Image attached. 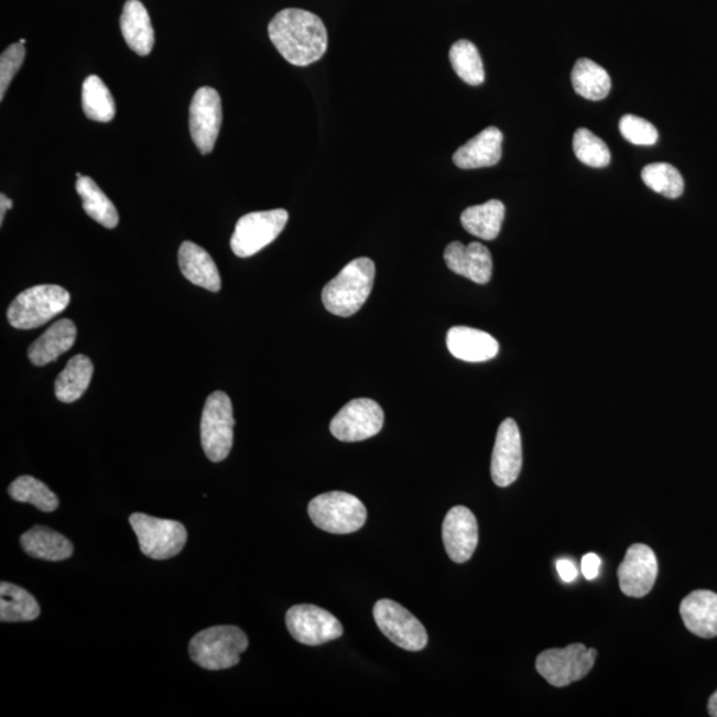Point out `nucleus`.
<instances>
[{"label": "nucleus", "instance_id": "obj_42", "mask_svg": "<svg viewBox=\"0 0 717 717\" xmlns=\"http://www.w3.org/2000/svg\"><path fill=\"white\" fill-rule=\"evenodd\" d=\"M19 43L25 44V39H21V41H19Z\"/></svg>", "mask_w": 717, "mask_h": 717}, {"label": "nucleus", "instance_id": "obj_2", "mask_svg": "<svg viewBox=\"0 0 717 717\" xmlns=\"http://www.w3.org/2000/svg\"><path fill=\"white\" fill-rule=\"evenodd\" d=\"M374 263L361 257L351 261L329 281L322 292V302L328 313L341 318L357 314L370 296L374 282Z\"/></svg>", "mask_w": 717, "mask_h": 717}, {"label": "nucleus", "instance_id": "obj_7", "mask_svg": "<svg viewBox=\"0 0 717 717\" xmlns=\"http://www.w3.org/2000/svg\"><path fill=\"white\" fill-rule=\"evenodd\" d=\"M138 535L141 552L152 560H170L183 552L187 532L183 523L134 513L129 519Z\"/></svg>", "mask_w": 717, "mask_h": 717}, {"label": "nucleus", "instance_id": "obj_20", "mask_svg": "<svg viewBox=\"0 0 717 717\" xmlns=\"http://www.w3.org/2000/svg\"><path fill=\"white\" fill-rule=\"evenodd\" d=\"M181 273L196 286L218 293L221 290V276L211 256L195 242L185 241L178 250Z\"/></svg>", "mask_w": 717, "mask_h": 717}, {"label": "nucleus", "instance_id": "obj_10", "mask_svg": "<svg viewBox=\"0 0 717 717\" xmlns=\"http://www.w3.org/2000/svg\"><path fill=\"white\" fill-rule=\"evenodd\" d=\"M373 618L380 631L400 649L422 651L428 644L424 626L395 600H378L373 607Z\"/></svg>", "mask_w": 717, "mask_h": 717}, {"label": "nucleus", "instance_id": "obj_15", "mask_svg": "<svg viewBox=\"0 0 717 717\" xmlns=\"http://www.w3.org/2000/svg\"><path fill=\"white\" fill-rule=\"evenodd\" d=\"M522 469V442L513 419L503 420L497 431L490 474L497 487L507 488L519 478Z\"/></svg>", "mask_w": 717, "mask_h": 717}, {"label": "nucleus", "instance_id": "obj_40", "mask_svg": "<svg viewBox=\"0 0 717 717\" xmlns=\"http://www.w3.org/2000/svg\"><path fill=\"white\" fill-rule=\"evenodd\" d=\"M708 714L709 716L717 717V689L716 693L709 697Z\"/></svg>", "mask_w": 717, "mask_h": 717}, {"label": "nucleus", "instance_id": "obj_1", "mask_svg": "<svg viewBox=\"0 0 717 717\" xmlns=\"http://www.w3.org/2000/svg\"><path fill=\"white\" fill-rule=\"evenodd\" d=\"M269 36L283 59L296 67H307L321 61L328 45L322 19L301 9L278 12L269 24Z\"/></svg>", "mask_w": 717, "mask_h": 717}, {"label": "nucleus", "instance_id": "obj_36", "mask_svg": "<svg viewBox=\"0 0 717 717\" xmlns=\"http://www.w3.org/2000/svg\"><path fill=\"white\" fill-rule=\"evenodd\" d=\"M25 48L22 43L11 44L0 56V100L4 99L11 82L23 66Z\"/></svg>", "mask_w": 717, "mask_h": 717}, {"label": "nucleus", "instance_id": "obj_27", "mask_svg": "<svg viewBox=\"0 0 717 717\" xmlns=\"http://www.w3.org/2000/svg\"><path fill=\"white\" fill-rule=\"evenodd\" d=\"M76 192L82 198L84 211L94 221L107 229H115L119 225L118 210L93 178L87 176L77 178Z\"/></svg>", "mask_w": 717, "mask_h": 717}, {"label": "nucleus", "instance_id": "obj_33", "mask_svg": "<svg viewBox=\"0 0 717 717\" xmlns=\"http://www.w3.org/2000/svg\"><path fill=\"white\" fill-rule=\"evenodd\" d=\"M642 180L651 191L664 197L680 198L684 192V180L675 166L667 163L650 164L642 171Z\"/></svg>", "mask_w": 717, "mask_h": 717}, {"label": "nucleus", "instance_id": "obj_30", "mask_svg": "<svg viewBox=\"0 0 717 717\" xmlns=\"http://www.w3.org/2000/svg\"><path fill=\"white\" fill-rule=\"evenodd\" d=\"M82 106L87 118L98 122L115 119L116 106L111 90L99 76L90 75L83 83Z\"/></svg>", "mask_w": 717, "mask_h": 717}, {"label": "nucleus", "instance_id": "obj_26", "mask_svg": "<svg viewBox=\"0 0 717 717\" xmlns=\"http://www.w3.org/2000/svg\"><path fill=\"white\" fill-rule=\"evenodd\" d=\"M93 374V361L86 355H76L55 381L56 399L62 403H75L87 391Z\"/></svg>", "mask_w": 717, "mask_h": 717}, {"label": "nucleus", "instance_id": "obj_21", "mask_svg": "<svg viewBox=\"0 0 717 717\" xmlns=\"http://www.w3.org/2000/svg\"><path fill=\"white\" fill-rule=\"evenodd\" d=\"M681 616L688 631L700 638L717 637V594L696 590L681 604Z\"/></svg>", "mask_w": 717, "mask_h": 717}, {"label": "nucleus", "instance_id": "obj_41", "mask_svg": "<svg viewBox=\"0 0 717 717\" xmlns=\"http://www.w3.org/2000/svg\"><path fill=\"white\" fill-rule=\"evenodd\" d=\"M76 177L80 178V177H83V174L82 173H76Z\"/></svg>", "mask_w": 717, "mask_h": 717}, {"label": "nucleus", "instance_id": "obj_23", "mask_svg": "<svg viewBox=\"0 0 717 717\" xmlns=\"http://www.w3.org/2000/svg\"><path fill=\"white\" fill-rule=\"evenodd\" d=\"M76 326L73 321L61 319L54 323L42 337H39L29 348V359L32 365L43 367L62 357L73 348L76 340Z\"/></svg>", "mask_w": 717, "mask_h": 717}, {"label": "nucleus", "instance_id": "obj_14", "mask_svg": "<svg viewBox=\"0 0 717 717\" xmlns=\"http://www.w3.org/2000/svg\"><path fill=\"white\" fill-rule=\"evenodd\" d=\"M658 577V560L648 545L635 544L626 552L618 568L620 590L631 598H643L652 590Z\"/></svg>", "mask_w": 717, "mask_h": 717}, {"label": "nucleus", "instance_id": "obj_16", "mask_svg": "<svg viewBox=\"0 0 717 717\" xmlns=\"http://www.w3.org/2000/svg\"><path fill=\"white\" fill-rule=\"evenodd\" d=\"M443 541L445 551L456 564H465L471 558L478 544V525L468 508L455 507L445 515Z\"/></svg>", "mask_w": 717, "mask_h": 717}, {"label": "nucleus", "instance_id": "obj_24", "mask_svg": "<svg viewBox=\"0 0 717 717\" xmlns=\"http://www.w3.org/2000/svg\"><path fill=\"white\" fill-rule=\"evenodd\" d=\"M23 551L31 557L59 562L73 557L74 546L61 533L45 526H34L21 537Z\"/></svg>", "mask_w": 717, "mask_h": 717}, {"label": "nucleus", "instance_id": "obj_11", "mask_svg": "<svg viewBox=\"0 0 717 717\" xmlns=\"http://www.w3.org/2000/svg\"><path fill=\"white\" fill-rule=\"evenodd\" d=\"M384 424L383 409L371 399H355L347 403L329 424L335 438L358 443L377 436Z\"/></svg>", "mask_w": 717, "mask_h": 717}, {"label": "nucleus", "instance_id": "obj_4", "mask_svg": "<svg viewBox=\"0 0 717 717\" xmlns=\"http://www.w3.org/2000/svg\"><path fill=\"white\" fill-rule=\"evenodd\" d=\"M70 295L56 284H39L19 294L8 309L12 327L32 329L41 327L67 308Z\"/></svg>", "mask_w": 717, "mask_h": 717}, {"label": "nucleus", "instance_id": "obj_18", "mask_svg": "<svg viewBox=\"0 0 717 717\" xmlns=\"http://www.w3.org/2000/svg\"><path fill=\"white\" fill-rule=\"evenodd\" d=\"M448 350L456 359L481 363L497 357L500 351L499 341L492 335L481 329L456 326L447 334Z\"/></svg>", "mask_w": 717, "mask_h": 717}, {"label": "nucleus", "instance_id": "obj_17", "mask_svg": "<svg viewBox=\"0 0 717 717\" xmlns=\"http://www.w3.org/2000/svg\"><path fill=\"white\" fill-rule=\"evenodd\" d=\"M444 260L455 274L468 278L477 284H487L492 278L493 260L488 248L480 242H450L444 251Z\"/></svg>", "mask_w": 717, "mask_h": 717}, {"label": "nucleus", "instance_id": "obj_28", "mask_svg": "<svg viewBox=\"0 0 717 717\" xmlns=\"http://www.w3.org/2000/svg\"><path fill=\"white\" fill-rule=\"evenodd\" d=\"M39 616H41V606L28 590L9 583L0 584V620L2 622H30Z\"/></svg>", "mask_w": 717, "mask_h": 717}, {"label": "nucleus", "instance_id": "obj_22", "mask_svg": "<svg viewBox=\"0 0 717 717\" xmlns=\"http://www.w3.org/2000/svg\"><path fill=\"white\" fill-rule=\"evenodd\" d=\"M122 37L128 47L140 56L152 53L154 30L151 17L140 0H127L120 18Z\"/></svg>", "mask_w": 717, "mask_h": 717}, {"label": "nucleus", "instance_id": "obj_38", "mask_svg": "<svg viewBox=\"0 0 717 717\" xmlns=\"http://www.w3.org/2000/svg\"><path fill=\"white\" fill-rule=\"evenodd\" d=\"M557 571L561 579L564 580V583L566 584L573 583V580L576 579L578 576L577 567L574 566L572 561H567V560L558 561Z\"/></svg>", "mask_w": 717, "mask_h": 717}, {"label": "nucleus", "instance_id": "obj_25", "mask_svg": "<svg viewBox=\"0 0 717 717\" xmlns=\"http://www.w3.org/2000/svg\"><path fill=\"white\" fill-rule=\"evenodd\" d=\"M503 218H506V205L499 199H490L486 204L465 209L461 225L469 235L493 241L500 235Z\"/></svg>", "mask_w": 717, "mask_h": 717}, {"label": "nucleus", "instance_id": "obj_34", "mask_svg": "<svg viewBox=\"0 0 717 717\" xmlns=\"http://www.w3.org/2000/svg\"><path fill=\"white\" fill-rule=\"evenodd\" d=\"M573 150L580 163L591 167H605L610 164L611 153L604 140L589 129L579 128L574 133Z\"/></svg>", "mask_w": 717, "mask_h": 717}, {"label": "nucleus", "instance_id": "obj_39", "mask_svg": "<svg viewBox=\"0 0 717 717\" xmlns=\"http://www.w3.org/2000/svg\"><path fill=\"white\" fill-rule=\"evenodd\" d=\"M11 208H12L11 199L8 196L3 195L2 193V195H0V225H3L4 222L6 211H8Z\"/></svg>", "mask_w": 717, "mask_h": 717}, {"label": "nucleus", "instance_id": "obj_19", "mask_svg": "<svg viewBox=\"0 0 717 717\" xmlns=\"http://www.w3.org/2000/svg\"><path fill=\"white\" fill-rule=\"evenodd\" d=\"M503 135L499 128L489 127L458 148L454 163L461 170H480L500 163Z\"/></svg>", "mask_w": 717, "mask_h": 717}, {"label": "nucleus", "instance_id": "obj_9", "mask_svg": "<svg viewBox=\"0 0 717 717\" xmlns=\"http://www.w3.org/2000/svg\"><path fill=\"white\" fill-rule=\"evenodd\" d=\"M289 221L284 209L254 211L238 219L230 239L232 253L249 258L274 242Z\"/></svg>", "mask_w": 717, "mask_h": 717}, {"label": "nucleus", "instance_id": "obj_31", "mask_svg": "<svg viewBox=\"0 0 717 717\" xmlns=\"http://www.w3.org/2000/svg\"><path fill=\"white\" fill-rule=\"evenodd\" d=\"M449 61L457 76L469 86H481L486 82V69L474 43L465 39L456 42L449 51Z\"/></svg>", "mask_w": 717, "mask_h": 717}, {"label": "nucleus", "instance_id": "obj_35", "mask_svg": "<svg viewBox=\"0 0 717 717\" xmlns=\"http://www.w3.org/2000/svg\"><path fill=\"white\" fill-rule=\"evenodd\" d=\"M619 131L634 145H654L659 139L658 129L650 121L635 115H626L619 121Z\"/></svg>", "mask_w": 717, "mask_h": 717}, {"label": "nucleus", "instance_id": "obj_29", "mask_svg": "<svg viewBox=\"0 0 717 717\" xmlns=\"http://www.w3.org/2000/svg\"><path fill=\"white\" fill-rule=\"evenodd\" d=\"M572 83L579 96L591 101L607 98L611 89L610 75L590 59H579L572 70Z\"/></svg>", "mask_w": 717, "mask_h": 717}, {"label": "nucleus", "instance_id": "obj_8", "mask_svg": "<svg viewBox=\"0 0 717 717\" xmlns=\"http://www.w3.org/2000/svg\"><path fill=\"white\" fill-rule=\"evenodd\" d=\"M597 650L586 649L583 643L567 645L565 649H551L541 654L535 662L537 673L553 687H566L584 680L596 664Z\"/></svg>", "mask_w": 717, "mask_h": 717}, {"label": "nucleus", "instance_id": "obj_6", "mask_svg": "<svg viewBox=\"0 0 717 717\" xmlns=\"http://www.w3.org/2000/svg\"><path fill=\"white\" fill-rule=\"evenodd\" d=\"M235 424L230 398L222 391L213 392L206 399L202 417V444L210 461L221 463L229 456Z\"/></svg>", "mask_w": 717, "mask_h": 717}, {"label": "nucleus", "instance_id": "obj_5", "mask_svg": "<svg viewBox=\"0 0 717 717\" xmlns=\"http://www.w3.org/2000/svg\"><path fill=\"white\" fill-rule=\"evenodd\" d=\"M308 515L316 528L332 534L360 531L367 520V509L358 497L346 492L316 496L308 503Z\"/></svg>", "mask_w": 717, "mask_h": 717}, {"label": "nucleus", "instance_id": "obj_37", "mask_svg": "<svg viewBox=\"0 0 717 717\" xmlns=\"http://www.w3.org/2000/svg\"><path fill=\"white\" fill-rule=\"evenodd\" d=\"M600 568V558L597 554L589 553L583 558V572L586 579H594L598 577Z\"/></svg>", "mask_w": 717, "mask_h": 717}, {"label": "nucleus", "instance_id": "obj_13", "mask_svg": "<svg viewBox=\"0 0 717 717\" xmlns=\"http://www.w3.org/2000/svg\"><path fill=\"white\" fill-rule=\"evenodd\" d=\"M221 124V96L210 87L197 89L189 108V129L199 152L209 154L215 150Z\"/></svg>", "mask_w": 717, "mask_h": 717}, {"label": "nucleus", "instance_id": "obj_32", "mask_svg": "<svg viewBox=\"0 0 717 717\" xmlns=\"http://www.w3.org/2000/svg\"><path fill=\"white\" fill-rule=\"evenodd\" d=\"M9 495L12 500L32 503L45 513L54 512L59 508V499L53 490L32 476L18 477L9 487Z\"/></svg>", "mask_w": 717, "mask_h": 717}, {"label": "nucleus", "instance_id": "obj_3", "mask_svg": "<svg viewBox=\"0 0 717 717\" xmlns=\"http://www.w3.org/2000/svg\"><path fill=\"white\" fill-rule=\"evenodd\" d=\"M249 639L236 626H215L198 632L189 643L192 661L209 671L228 670L241 661Z\"/></svg>", "mask_w": 717, "mask_h": 717}, {"label": "nucleus", "instance_id": "obj_12", "mask_svg": "<svg viewBox=\"0 0 717 717\" xmlns=\"http://www.w3.org/2000/svg\"><path fill=\"white\" fill-rule=\"evenodd\" d=\"M286 626L296 642L321 645L344 635V626L337 617L314 605H296L286 613Z\"/></svg>", "mask_w": 717, "mask_h": 717}]
</instances>
